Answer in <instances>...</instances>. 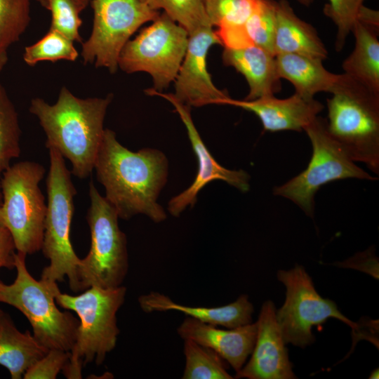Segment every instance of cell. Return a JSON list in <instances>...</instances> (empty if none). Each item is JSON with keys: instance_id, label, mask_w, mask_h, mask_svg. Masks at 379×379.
<instances>
[{"instance_id": "d4e9b609", "label": "cell", "mask_w": 379, "mask_h": 379, "mask_svg": "<svg viewBox=\"0 0 379 379\" xmlns=\"http://www.w3.org/2000/svg\"><path fill=\"white\" fill-rule=\"evenodd\" d=\"M31 0H0V65L8 61V49L26 31L31 20Z\"/></svg>"}, {"instance_id": "5bb4252c", "label": "cell", "mask_w": 379, "mask_h": 379, "mask_svg": "<svg viewBox=\"0 0 379 379\" xmlns=\"http://www.w3.org/2000/svg\"><path fill=\"white\" fill-rule=\"evenodd\" d=\"M222 45L212 26L203 27L189 34L182 62L174 81V95L190 107L218 105L229 97L213 84L207 69V55L211 46Z\"/></svg>"}, {"instance_id": "d6986e66", "label": "cell", "mask_w": 379, "mask_h": 379, "mask_svg": "<svg viewBox=\"0 0 379 379\" xmlns=\"http://www.w3.org/2000/svg\"><path fill=\"white\" fill-rule=\"evenodd\" d=\"M222 61L245 77L249 93L244 100L274 96L281 90L276 56L264 48L254 45L241 48H224Z\"/></svg>"}, {"instance_id": "9c48e42d", "label": "cell", "mask_w": 379, "mask_h": 379, "mask_svg": "<svg viewBox=\"0 0 379 379\" xmlns=\"http://www.w3.org/2000/svg\"><path fill=\"white\" fill-rule=\"evenodd\" d=\"M312 146V155L305 170L286 183L277 186L274 194L291 200L307 215L313 217L314 197L323 185L331 182L356 178H377L359 168L327 128L326 119L317 117L303 129Z\"/></svg>"}, {"instance_id": "f1b7e54d", "label": "cell", "mask_w": 379, "mask_h": 379, "mask_svg": "<svg viewBox=\"0 0 379 379\" xmlns=\"http://www.w3.org/2000/svg\"><path fill=\"white\" fill-rule=\"evenodd\" d=\"M155 10H163L189 34L206 26H211L205 10V0H145Z\"/></svg>"}, {"instance_id": "f35d334b", "label": "cell", "mask_w": 379, "mask_h": 379, "mask_svg": "<svg viewBox=\"0 0 379 379\" xmlns=\"http://www.w3.org/2000/svg\"><path fill=\"white\" fill-rule=\"evenodd\" d=\"M1 200H2V197H1V187H0V205L1 204Z\"/></svg>"}, {"instance_id": "7a4b0ae2", "label": "cell", "mask_w": 379, "mask_h": 379, "mask_svg": "<svg viewBox=\"0 0 379 379\" xmlns=\"http://www.w3.org/2000/svg\"><path fill=\"white\" fill-rule=\"evenodd\" d=\"M112 98V94L81 98L63 86L54 104L41 98L31 100L29 111L45 133L46 148L55 149L69 160L72 174L79 179L88 178L94 170Z\"/></svg>"}, {"instance_id": "e0dca14e", "label": "cell", "mask_w": 379, "mask_h": 379, "mask_svg": "<svg viewBox=\"0 0 379 379\" xmlns=\"http://www.w3.org/2000/svg\"><path fill=\"white\" fill-rule=\"evenodd\" d=\"M257 323L222 329L186 317L178 327L179 336L208 347L219 354L236 372L244 366L252 353L256 337Z\"/></svg>"}, {"instance_id": "836d02e7", "label": "cell", "mask_w": 379, "mask_h": 379, "mask_svg": "<svg viewBox=\"0 0 379 379\" xmlns=\"http://www.w3.org/2000/svg\"><path fill=\"white\" fill-rule=\"evenodd\" d=\"M336 265L354 268L378 279V260L375 255L374 248L372 247Z\"/></svg>"}, {"instance_id": "30bf717a", "label": "cell", "mask_w": 379, "mask_h": 379, "mask_svg": "<svg viewBox=\"0 0 379 379\" xmlns=\"http://www.w3.org/2000/svg\"><path fill=\"white\" fill-rule=\"evenodd\" d=\"M189 34L162 12L123 48L118 67L131 74H149L157 91L174 82L184 59Z\"/></svg>"}, {"instance_id": "4dcf8cb0", "label": "cell", "mask_w": 379, "mask_h": 379, "mask_svg": "<svg viewBox=\"0 0 379 379\" xmlns=\"http://www.w3.org/2000/svg\"><path fill=\"white\" fill-rule=\"evenodd\" d=\"M324 8V14L334 22L337 27L335 48L341 51L365 0H328Z\"/></svg>"}, {"instance_id": "83f0119b", "label": "cell", "mask_w": 379, "mask_h": 379, "mask_svg": "<svg viewBox=\"0 0 379 379\" xmlns=\"http://www.w3.org/2000/svg\"><path fill=\"white\" fill-rule=\"evenodd\" d=\"M79 55L74 41L60 32L49 29L41 39L25 47L22 57L27 65L34 66L43 61L74 62Z\"/></svg>"}, {"instance_id": "603a6c76", "label": "cell", "mask_w": 379, "mask_h": 379, "mask_svg": "<svg viewBox=\"0 0 379 379\" xmlns=\"http://www.w3.org/2000/svg\"><path fill=\"white\" fill-rule=\"evenodd\" d=\"M378 27L357 20L352 29L354 48L343 61L344 73L379 93Z\"/></svg>"}, {"instance_id": "8fae6325", "label": "cell", "mask_w": 379, "mask_h": 379, "mask_svg": "<svg viewBox=\"0 0 379 379\" xmlns=\"http://www.w3.org/2000/svg\"><path fill=\"white\" fill-rule=\"evenodd\" d=\"M90 4L93 27L88 39L82 42L81 55L84 64L94 63L114 73L120 53L132 35L160 13L145 0H90Z\"/></svg>"}, {"instance_id": "ba28073f", "label": "cell", "mask_w": 379, "mask_h": 379, "mask_svg": "<svg viewBox=\"0 0 379 379\" xmlns=\"http://www.w3.org/2000/svg\"><path fill=\"white\" fill-rule=\"evenodd\" d=\"M90 206L86 213L91 233L88 254L78 270L79 291L91 286L117 288L128 271L126 236L119 226V215L94 183H89Z\"/></svg>"}, {"instance_id": "4316f807", "label": "cell", "mask_w": 379, "mask_h": 379, "mask_svg": "<svg viewBox=\"0 0 379 379\" xmlns=\"http://www.w3.org/2000/svg\"><path fill=\"white\" fill-rule=\"evenodd\" d=\"M21 133L17 110L0 83V178L20 155Z\"/></svg>"}, {"instance_id": "60d3db41", "label": "cell", "mask_w": 379, "mask_h": 379, "mask_svg": "<svg viewBox=\"0 0 379 379\" xmlns=\"http://www.w3.org/2000/svg\"><path fill=\"white\" fill-rule=\"evenodd\" d=\"M3 68L4 67L0 65V72L3 69Z\"/></svg>"}, {"instance_id": "9a60e30c", "label": "cell", "mask_w": 379, "mask_h": 379, "mask_svg": "<svg viewBox=\"0 0 379 379\" xmlns=\"http://www.w3.org/2000/svg\"><path fill=\"white\" fill-rule=\"evenodd\" d=\"M276 314L274 304L271 300L263 303L256 321L257 337L251 357L237 372L235 378H296Z\"/></svg>"}, {"instance_id": "cb8c5ba5", "label": "cell", "mask_w": 379, "mask_h": 379, "mask_svg": "<svg viewBox=\"0 0 379 379\" xmlns=\"http://www.w3.org/2000/svg\"><path fill=\"white\" fill-rule=\"evenodd\" d=\"M185 366L182 379H232L228 364L213 350L190 340H184Z\"/></svg>"}, {"instance_id": "484cf974", "label": "cell", "mask_w": 379, "mask_h": 379, "mask_svg": "<svg viewBox=\"0 0 379 379\" xmlns=\"http://www.w3.org/2000/svg\"><path fill=\"white\" fill-rule=\"evenodd\" d=\"M260 0H205V10L217 32L245 30V25Z\"/></svg>"}, {"instance_id": "d590c367", "label": "cell", "mask_w": 379, "mask_h": 379, "mask_svg": "<svg viewBox=\"0 0 379 379\" xmlns=\"http://www.w3.org/2000/svg\"><path fill=\"white\" fill-rule=\"evenodd\" d=\"M41 6L47 9L48 7V0H35ZM75 5L77 6L79 10L82 12L87 6L90 4V0H72Z\"/></svg>"}, {"instance_id": "52a82bcc", "label": "cell", "mask_w": 379, "mask_h": 379, "mask_svg": "<svg viewBox=\"0 0 379 379\" xmlns=\"http://www.w3.org/2000/svg\"><path fill=\"white\" fill-rule=\"evenodd\" d=\"M45 168L33 161L10 166L0 178V225L11 234L15 250L27 255L41 248L47 205L39 187Z\"/></svg>"}, {"instance_id": "44dd1931", "label": "cell", "mask_w": 379, "mask_h": 379, "mask_svg": "<svg viewBox=\"0 0 379 379\" xmlns=\"http://www.w3.org/2000/svg\"><path fill=\"white\" fill-rule=\"evenodd\" d=\"M48 351L29 331H20L10 315L0 317V366L12 379H21L25 373Z\"/></svg>"}, {"instance_id": "8992f818", "label": "cell", "mask_w": 379, "mask_h": 379, "mask_svg": "<svg viewBox=\"0 0 379 379\" xmlns=\"http://www.w3.org/2000/svg\"><path fill=\"white\" fill-rule=\"evenodd\" d=\"M27 255L16 252L17 274L12 284L0 280V302L21 312L29 322L34 337L48 350L70 351L79 320L68 311L57 307V282L36 280L26 265Z\"/></svg>"}, {"instance_id": "e575fe53", "label": "cell", "mask_w": 379, "mask_h": 379, "mask_svg": "<svg viewBox=\"0 0 379 379\" xmlns=\"http://www.w3.org/2000/svg\"><path fill=\"white\" fill-rule=\"evenodd\" d=\"M15 247L9 232L0 225V269L15 268Z\"/></svg>"}, {"instance_id": "ab89813d", "label": "cell", "mask_w": 379, "mask_h": 379, "mask_svg": "<svg viewBox=\"0 0 379 379\" xmlns=\"http://www.w3.org/2000/svg\"><path fill=\"white\" fill-rule=\"evenodd\" d=\"M4 313V311L0 309V317L1 315Z\"/></svg>"}, {"instance_id": "74e56055", "label": "cell", "mask_w": 379, "mask_h": 379, "mask_svg": "<svg viewBox=\"0 0 379 379\" xmlns=\"http://www.w3.org/2000/svg\"><path fill=\"white\" fill-rule=\"evenodd\" d=\"M378 368H376L375 370H373L371 374H370V376H369V378H371V379H373V378H378Z\"/></svg>"}, {"instance_id": "ffe728a7", "label": "cell", "mask_w": 379, "mask_h": 379, "mask_svg": "<svg viewBox=\"0 0 379 379\" xmlns=\"http://www.w3.org/2000/svg\"><path fill=\"white\" fill-rule=\"evenodd\" d=\"M275 55L293 53L324 60L328 51L316 29L300 19L287 0L275 1Z\"/></svg>"}, {"instance_id": "2e32d148", "label": "cell", "mask_w": 379, "mask_h": 379, "mask_svg": "<svg viewBox=\"0 0 379 379\" xmlns=\"http://www.w3.org/2000/svg\"><path fill=\"white\" fill-rule=\"evenodd\" d=\"M218 105H232L254 113L264 130L270 132L301 131L324 109V105L314 98L307 99L295 93L284 99L274 95L239 100L229 96L220 100Z\"/></svg>"}, {"instance_id": "5b68a950", "label": "cell", "mask_w": 379, "mask_h": 379, "mask_svg": "<svg viewBox=\"0 0 379 379\" xmlns=\"http://www.w3.org/2000/svg\"><path fill=\"white\" fill-rule=\"evenodd\" d=\"M48 149V201L41 250L49 265L43 269L41 279L61 282L67 277L69 288L79 292L78 270L81 258L76 254L70 237L77 190L65 159L55 149Z\"/></svg>"}, {"instance_id": "4fadbf2b", "label": "cell", "mask_w": 379, "mask_h": 379, "mask_svg": "<svg viewBox=\"0 0 379 379\" xmlns=\"http://www.w3.org/2000/svg\"><path fill=\"white\" fill-rule=\"evenodd\" d=\"M149 95L159 96L168 101L179 114L185 126L192 147L198 161V171L194 181L185 190L173 197L168 204V211L174 217H179L188 207L194 206L198 193L213 180H222L242 192L250 188V175L244 170L227 169L216 161L211 154L194 124L190 107L180 101L173 93H164L152 88L145 91Z\"/></svg>"}, {"instance_id": "f546056e", "label": "cell", "mask_w": 379, "mask_h": 379, "mask_svg": "<svg viewBox=\"0 0 379 379\" xmlns=\"http://www.w3.org/2000/svg\"><path fill=\"white\" fill-rule=\"evenodd\" d=\"M274 0H260L248 20L245 29L252 44L274 53L275 31Z\"/></svg>"}, {"instance_id": "3957f363", "label": "cell", "mask_w": 379, "mask_h": 379, "mask_svg": "<svg viewBox=\"0 0 379 379\" xmlns=\"http://www.w3.org/2000/svg\"><path fill=\"white\" fill-rule=\"evenodd\" d=\"M126 294V288L122 285L91 286L77 295L57 292V305L74 312L79 320L69 359L62 371L67 378H81L84 366L93 361L101 365L115 348L120 333L117 314Z\"/></svg>"}, {"instance_id": "6da1fadb", "label": "cell", "mask_w": 379, "mask_h": 379, "mask_svg": "<svg viewBox=\"0 0 379 379\" xmlns=\"http://www.w3.org/2000/svg\"><path fill=\"white\" fill-rule=\"evenodd\" d=\"M94 170L119 218L142 214L156 223L166 219L157 202L168 180V161L164 152L152 148L133 152L118 141L115 132L105 128Z\"/></svg>"}, {"instance_id": "8d00e7d4", "label": "cell", "mask_w": 379, "mask_h": 379, "mask_svg": "<svg viewBox=\"0 0 379 379\" xmlns=\"http://www.w3.org/2000/svg\"><path fill=\"white\" fill-rule=\"evenodd\" d=\"M297 1L303 6H309L312 4L314 0H297Z\"/></svg>"}, {"instance_id": "7402d4cb", "label": "cell", "mask_w": 379, "mask_h": 379, "mask_svg": "<svg viewBox=\"0 0 379 379\" xmlns=\"http://www.w3.org/2000/svg\"><path fill=\"white\" fill-rule=\"evenodd\" d=\"M276 56L279 76L291 82L295 93L307 99L319 92H329L338 74L328 71L322 60L305 55L284 53Z\"/></svg>"}, {"instance_id": "1f68e13d", "label": "cell", "mask_w": 379, "mask_h": 379, "mask_svg": "<svg viewBox=\"0 0 379 379\" xmlns=\"http://www.w3.org/2000/svg\"><path fill=\"white\" fill-rule=\"evenodd\" d=\"M47 10L51 14L50 29L55 30L72 41L82 43L79 29L81 11L72 0H48Z\"/></svg>"}, {"instance_id": "7c38bea8", "label": "cell", "mask_w": 379, "mask_h": 379, "mask_svg": "<svg viewBox=\"0 0 379 379\" xmlns=\"http://www.w3.org/2000/svg\"><path fill=\"white\" fill-rule=\"evenodd\" d=\"M277 278L286 289L285 302L276 314L286 344L304 348L313 343L315 339L312 328L331 317L346 324L352 331L357 328V324L344 316L333 300L317 293L302 266L296 265L289 270H279Z\"/></svg>"}, {"instance_id": "ac0fdd59", "label": "cell", "mask_w": 379, "mask_h": 379, "mask_svg": "<svg viewBox=\"0 0 379 379\" xmlns=\"http://www.w3.org/2000/svg\"><path fill=\"white\" fill-rule=\"evenodd\" d=\"M142 311H176L187 317L216 326L233 328L252 322L253 306L247 295H241L234 302L220 307H194L174 302L168 296L155 291L143 294L138 298Z\"/></svg>"}, {"instance_id": "277c9868", "label": "cell", "mask_w": 379, "mask_h": 379, "mask_svg": "<svg viewBox=\"0 0 379 379\" xmlns=\"http://www.w3.org/2000/svg\"><path fill=\"white\" fill-rule=\"evenodd\" d=\"M327 99V128L354 161L379 173V93L343 73Z\"/></svg>"}, {"instance_id": "d6a6232c", "label": "cell", "mask_w": 379, "mask_h": 379, "mask_svg": "<svg viewBox=\"0 0 379 379\" xmlns=\"http://www.w3.org/2000/svg\"><path fill=\"white\" fill-rule=\"evenodd\" d=\"M69 351L48 350L24 374L25 379H55L69 359Z\"/></svg>"}]
</instances>
